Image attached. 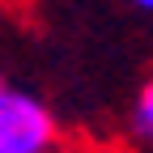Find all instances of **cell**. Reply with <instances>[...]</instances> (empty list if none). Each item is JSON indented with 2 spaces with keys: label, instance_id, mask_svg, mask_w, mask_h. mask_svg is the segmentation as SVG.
I'll return each mask as SVG.
<instances>
[{
  "label": "cell",
  "instance_id": "obj_3",
  "mask_svg": "<svg viewBox=\"0 0 153 153\" xmlns=\"http://www.w3.org/2000/svg\"><path fill=\"white\" fill-rule=\"evenodd\" d=\"M132 9H140V13H153V0H128Z\"/></svg>",
  "mask_w": 153,
  "mask_h": 153
},
{
  "label": "cell",
  "instance_id": "obj_1",
  "mask_svg": "<svg viewBox=\"0 0 153 153\" xmlns=\"http://www.w3.org/2000/svg\"><path fill=\"white\" fill-rule=\"evenodd\" d=\"M60 119L30 89L0 81V153H55Z\"/></svg>",
  "mask_w": 153,
  "mask_h": 153
},
{
  "label": "cell",
  "instance_id": "obj_2",
  "mask_svg": "<svg viewBox=\"0 0 153 153\" xmlns=\"http://www.w3.org/2000/svg\"><path fill=\"white\" fill-rule=\"evenodd\" d=\"M132 132H136L145 145H153V76L140 85L136 102H132Z\"/></svg>",
  "mask_w": 153,
  "mask_h": 153
}]
</instances>
